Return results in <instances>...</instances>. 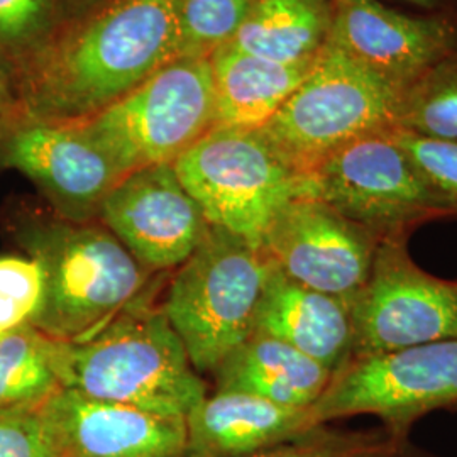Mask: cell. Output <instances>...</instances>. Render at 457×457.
<instances>
[{"label":"cell","instance_id":"cell-1","mask_svg":"<svg viewBox=\"0 0 457 457\" xmlns=\"http://www.w3.org/2000/svg\"><path fill=\"white\" fill-rule=\"evenodd\" d=\"M180 56L179 0H109L68 21L14 79L31 114L80 122Z\"/></svg>","mask_w":457,"mask_h":457},{"label":"cell","instance_id":"cell-2","mask_svg":"<svg viewBox=\"0 0 457 457\" xmlns=\"http://www.w3.org/2000/svg\"><path fill=\"white\" fill-rule=\"evenodd\" d=\"M5 230L41 266L45 296L33 324L58 343L94 337L146 288L151 273L98 220L73 222L19 202Z\"/></svg>","mask_w":457,"mask_h":457},{"label":"cell","instance_id":"cell-3","mask_svg":"<svg viewBox=\"0 0 457 457\" xmlns=\"http://www.w3.org/2000/svg\"><path fill=\"white\" fill-rule=\"evenodd\" d=\"M54 366L62 388L163 417L187 419L207 396L163 307L143 298L87 341H54Z\"/></svg>","mask_w":457,"mask_h":457},{"label":"cell","instance_id":"cell-4","mask_svg":"<svg viewBox=\"0 0 457 457\" xmlns=\"http://www.w3.org/2000/svg\"><path fill=\"white\" fill-rule=\"evenodd\" d=\"M270 271L262 245L213 226L177 268L162 307L196 373H213L253 334Z\"/></svg>","mask_w":457,"mask_h":457},{"label":"cell","instance_id":"cell-5","mask_svg":"<svg viewBox=\"0 0 457 457\" xmlns=\"http://www.w3.org/2000/svg\"><path fill=\"white\" fill-rule=\"evenodd\" d=\"M400 94L327 43L303 82L256 131L305 177L345 145L396 129Z\"/></svg>","mask_w":457,"mask_h":457},{"label":"cell","instance_id":"cell-6","mask_svg":"<svg viewBox=\"0 0 457 457\" xmlns=\"http://www.w3.org/2000/svg\"><path fill=\"white\" fill-rule=\"evenodd\" d=\"M79 124L122 177L173 164L215 126L211 60L179 56Z\"/></svg>","mask_w":457,"mask_h":457},{"label":"cell","instance_id":"cell-7","mask_svg":"<svg viewBox=\"0 0 457 457\" xmlns=\"http://www.w3.org/2000/svg\"><path fill=\"white\" fill-rule=\"evenodd\" d=\"M173 166L211 226L260 245L278 213L303 196V177L256 129L213 128Z\"/></svg>","mask_w":457,"mask_h":457},{"label":"cell","instance_id":"cell-8","mask_svg":"<svg viewBox=\"0 0 457 457\" xmlns=\"http://www.w3.org/2000/svg\"><path fill=\"white\" fill-rule=\"evenodd\" d=\"M312 196L373 230L381 239L407 236L422 224L454 217L392 131L356 139L303 177Z\"/></svg>","mask_w":457,"mask_h":457},{"label":"cell","instance_id":"cell-9","mask_svg":"<svg viewBox=\"0 0 457 457\" xmlns=\"http://www.w3.org/2000/svg\"><path fill=\"white\" fill-rule=\"evenodd\" d=\"M457 407V339L349 358L311 407L327 425L373 415L393 441H407L411 425L436 410Z\"/></svg>","mask_w":457,"mask_h":457},{"label":"cell","instance_id":"cell-10","mask_svg":"<svg viewBox=\"0 0 457 457\" xmlns=\"http://www.w3.org/2000/svg\"><path fill=\"white\" fill-rule=\"evenodd\" d=\"M349 309V358L457 339V281L434 277L413 262L407 236L381 239L371 273Z\"/></svg>","mask_w":457,"mask_h":457},{"label":"cell","instance_id":"cell-11","mask_svg":"<svg viewBox=\"0 0 457 457\" xmlns=\"http://www.w3.org/2000/svg\"><path fill=\"white\" fill-rule=\"evenodd\" d=\"M33 183L49 211L73 222L97 220L109 192L122 179L79 122L34 115L14 104L0 114V173Z\"/></svg>","mask_w":457,"mask_h":457},{"label":"cell","instance_id":"cell-12","mask_svg":"<svg viewBox=\"0 0 457 457\" xmlns=\"http://www.w3.org/2000/svg\"><path fill=\"white\" fill-rule=\"evenodd\" d=\"M381 237L312 196L294 198L262 249L285 277L351 303L371 273Z\"/></svg>","mask_w":457,"mask_h":457},{"label":"cell","instance_id":"cell-13","mask_svg":"<svg viewBox=\"0 0 457 457\" xmlns=\"http://www.w3.org/2000/svg\"><path fill=\"white\" fill-rule=\"evenodd\" d=\"M97 220L149 273L180 268L211 226L173 164L122 177L105 196Z\"/></svg>","mask_w":457,"mask_h":457},{"label":"cell","instance_id":"cell-14","mask_svg":"<svg viewBox=\"0 0 457 457\" xmlns=\"http://www.w3.org/2000/svg\"><path fill=\"white\" fill-rule=\"evenodd\" d=\"M330 4L327 43L398 92L457 51V28L447 19L405 16L378 0Z\"/></svg>","mask_w":457,"mask_h":457},{"label":"cell","instance_id":"cell-15","mask_svg":"<svg viewBox=\"0 0 457 457\" xmlns=\"http://www.w3.org/2000/svg\"><path fill=\"white\" fill-rule=\"evenodd\" d=\"M60 457H185V419L60 388L41 402Z\"/></svg>","mask_w":457,"mask_h":457},{"label":"cell","instance_id":"cell-16","mask_svg":"<svg viewBox=\"0 0 457 457\" xmlns=\"http://www.w3.org/2000/svg\"><path fill=\"white\" fill-rule=\"evenodd\" d=\"M185 457H249L296 441L317 425L311 409H290L239 392L205 396L187 419Z\"/></svg>","mask_w":457,"mask_h":457},{"label":"cell","instance_id":"cell-17","mask_svg":"<svg viewBox=\"0 0 457 457\" xmlns=\"http://www.w3.org/2000/svg\"><path fill=\"white\" fill-rule=\"evenodd\" d=\"M253 332L290 344L332 373L351 356L349 303L285 277L271 264L256 309Z\"/></svg>","mask_w":457,"mask_h":457},{"label":"cell","instance_id":"cell-18","mask_svg":"<svg viewBox=\"0 0 457 457\" xmlns=\"http://www.w3.org/2000/svg\"><path fill=\"white\" fill-rule=\"evenodd\" d=\"M217 392H239L290 409H311L332 371L290 344L253 332L213 370Z\"/></svg>","mask_w":457,"mask_h":457},{"label":"cell","instance_id":"cell-19","mask_svg":"<svg viewBox=\"0 0 457 457\" xmlns=\"http://www.w3.org/2000/svg\"><path fill=\"white\" fill-rule=\"evenodd\" d=\"M209 60L215 100L213 128L236 129H260L264 126L303 82L315 63L312 60L285 65L247 54L228 45L217 49Z\"/></svg>","mask_w":457,"mask_h":457},{"label":"cell","instance_id":"cell-20","mask_svg":"<svg viewBox=\"0 0 457 457\" xmlns=\"http://www.w3.org/2000/svg\"><path fill=\"white\" fill-rule=\"evenodd\" d=\"M330 24L328 0H253L228 46L285 65L305 63L326 46Z\"/></svg>","mask_w":457,"mask_h":457},{"label":"cell","instance_id":"cell-21","mask_svg":"<svg viewBox=\"0 0 457 457\" xmlns=\"http://www.w3.org/2000/svg\"><path fill=\"white\" fill-rule=\"evenodd\" d=\"M60 388L53 339L33 326L0 336V407L39 403Z\"/></svg>","mask_w":457,"mask_h":457},{"label":"cell","instance_id":"cell-22","mask_svg":"<svg viewBox=\"0 0 457 457\" xmlns=\"http://www.w3.org/2000/svg\"><path fill=\"white\" fill-rule=\"evenodd\" d=\"M396 129L457 141V51L402 90Z\"/></svg>","mask_w":457,"mask_h":457},{"label":"cell","instance_id":"cell-23","mask_svg":"<svg viewBox=\"0 0 457 457\" xmlns=\"http://www.w3.org/2000/svg\"><path fill=\"white\" fill-rule=\"evenodd\" d=\"M65 24V0H0V68L17 71Z\"/></svg>","mask_w":457,"mask_h":457},{"label":"cell","instance_id":"cell-24","mask_svg":"<svg viewBox=\"0 0 457 457\" xmlns=\"http://www.w3.org/2000/svg\"><path fill=\"white\" fill-rule=\"evenodd\" d=\"M253 0H179L180 56H211L232 43Z\"/></svg>","mask_w":457,"mask_h":457},{"label":"cell","instance_id":"cell-25","mask_svg":"<svg viewBox=\"0 0 457 457\" xmlns=\"http://www.w3.org/2000/svg\"><path fill=\"white\" fill-rule=\"evenodd\" d=\"M45 296L43 270L29 256H0V336L31 326Z\"/></svg>","mask_w":457,"mask_h":457},{"label":"cell","instance_id":"cell-26","mask_svg":"<svg viewBox=\"0 0 457 457\" xmlns=\"http://www.w3.org/2000/svg\"><path fill=\"white\" fill-rule=\"evenodd\" d=\"M398 444L383 428L336 432L322 425L296 441L249 457H390Z\"/></svg>","mask_w":457,"mask_h":457},{"label":"cell","instance_id":"cell-27","mask_svg":"<svg viewBox=\"0 0 457 457\" xmlns=\"http://www.w3.org/2000/svg\"><path fill=\"white\" fill-rule=\"evenodd\" d=\"M392 136L457 217V141L425 137L400 129H393Z\"/></svg>","mask_w":457,"mask_h":457},{"label":"cell","instance_id":"cell-28","mask_svg":"<svg viewBox=\"0 0 457 457\" xmlns=\"http://www.w3.org/2000/svg\"><path fill=\"white\" fill-rule=\"evenodd\" d=\"M0 457H60L41 402L0 407Z\"/></svg>","mask_w":457,"mask_h":457},{"label":"cell","instance_id":"cell-29","mask_svg":"<svg viewBox=\"0 0 457 457\" xmlns=\"http://www.w3.org/2000/svg\"><path fill=\"white\" fill-rule=\"evenodd\" d=\"M109 0H65V22L94 12Z\"/></svg>","mask_w":457,"mask_h":457},{"label":"cell","instance_id":"cell-30","mask_svg":"<svg viewBox=\"0 0 457 457\" xmlns=\"http://www.w3.org/2000/svg\"><path fill=\"white\" fill-rule=\"evenodd\" d=\"M16 104V92L11 77L0 68V114Z\"/></svg>","mask_w":457,"mask_h":457},{"label":"cell","instance_id":"cell-31","mask_svg":"<svg viewBox=\"0 0 457 457\" xmlns=\"http://www.w3.org/2000/svg\"><path fill=\"white\" fill-rule=\"evenodd\" d=\"M390 457H430L425 456V454H420V453H417V451H413V449H410L409 445H407V441L402 442V444H398L396 445V449L393 451V454Z\"/></svg>","mask_w":457,"mask_h":457},{"label":"cell","instance_id":"cell-32","mask_svg":"<svg viewBox=\"0 0 457 457\" xmlns=\"http://www.w3.org/2000/svg\"><path fill=\"white\" fill-rule=\"evenodd\" d=\"M410 2H413V4H417V5H424V7H430V5H434L437 0H410Z\"/></svg>","mask_w":457,"mask_h":457}]
</instances>
